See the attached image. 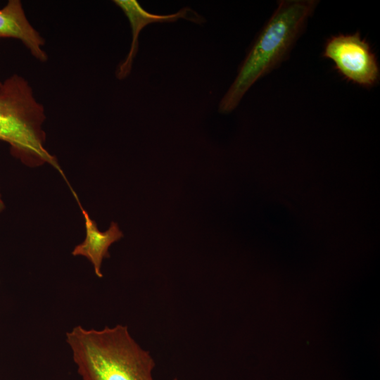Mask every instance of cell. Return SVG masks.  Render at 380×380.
Instances as JSON below:
<instances>
[{"label":"cell","instance_id":"6da1fadb","mask_svg":"<svg viewBox=\"0 0 380 380\" xmlns=\"http://www.w3.org/2000/svg\"><path fill=\"white\" fill-rule=\"evenodd\" d=\"M82 380H154L156 362L127 326L101 330L75 326L65 334Z\"/></svg>","mask_w":380,"mask_h":380},{"label":"cell","instance_id":"7a4b0ae2","mask_svg":"<svg viewBox=\"0 0 380 380\" xmlns=\"http://www.w3.org/2000/svg\"><path fill=\"white\" fill-rule=\"evenodd\" d=\"M318 4L316 0H282L265 25L221 99L218 110H234L249 89L286 59Z\"/></svg>","mask_w":380,"mask_h":380},{"label":"cell","instance_id":"3957f363","mask_svg":"<svg viewBox=\"0 0 380 380\" xmlns=\"http://www.w3.org/2000/svg\"><path fill=\"white\" fill-rule=\"evenodd\" d=\"M46 116L28 82L13 74L0 84V140L10 145L12 155L30 166L44 163L62 171L46 150L42 129Z\"/></svg>","mask_w":380,"mask_h":380},{"label":"cell","instance_id":"277c9868","mask_svg":"<svg viewBox=\"0 0 380 380\" xmlns=\"http://www.w3.org/2000/svg\"><path fill=\"white\" fill-rule=\"evenodd\" d=\"M322 56L331 60L346 80L370 88L379 80V66L369 43L359 32L327 39Z\"/></svg>","mask_w":380,"mask_h":380},{"label":"cell","instance_id":"5b68a950","mask_svg":"<svg viewBox=\"0 0 380 380\" xmlns=\"http://www.w3.org/2000/svg\"><path fill=\"white\" fill-rule=\"evenodd\" d=\"M118 5L129 19L132 32V44L125 61L122 62L116 71L118 79H124L129 74L133 60L138 51V38L141 30L148 24L155 23H172L183 18L201 25L205 19L197 12L189 7L181 8L177 12L168 15L153 14L143 8L135 0H116Z\"/></svg>","mask_w":380,"mask_h":380},{"label":"cell","instance_id":"8992f818","mask_svg":"<svg viewBox=\"0 0 380 380\" xmlns=\"http://www.w3.org/2000/svg\"><path fill=\"white\" fill-rule=\"evenodd\" d=\"M3 38L19 39L36 59H48L43 49L44 39L29 22L20 0H9L0 9V39Z\"/></svg>","mask_w":380,"mask_h":380},{"label":"cell","instance_id":"52a82bcc","mask_svg":"<svg viewBox=\"0 0 380 380\" xmlns=\"http://www.w3.org/2000/svg\"><path fill=\"white\" fill-rule=\"evenodd\" d=\"M79 205L84 219L86 237L82 243L74 248L72 255L87 258L92 264L95 274L101 278L103 277L101 271L102 261L104 258L110 257L109 247L113 243L120 239L123 234L118 224L113 222L106 232L99 231L96 222L91 219L88 213L82 208L80 203Z\"/></svg>","mask_w":380,"mask_h":380},{"label":"cell","instance_id":"ba28073f","mask_svg":"<svg viewBox=\"0 0 380 380\" xmlns=\"http://www.w3.org/2000/svg\"><path fill=\"white\" fill-rule=\"evenodd\" d=\"M4 208H5V205L2 200L1 194L0 193V212H1L4 209Z\"/></svg>","mask_w":380,"mask_h":380},{"label":"cell","instance_id":"9c48e42d","mask_svg":"<svg viewBox=\"0 0 380 380\" xmlns=\"http://www.w3.org/2000/svg\"><path fill=\"white\" fill-rule=\"evenodd\" d=\"M175 380H177V379H175Z\"/></svg>","mask_w":380,"mask_h":380},{"label":"cell","instance_id":"30bf717a","mask_svg":"<svg viewBox=\"0 0 380 380\" xmlns=\"http://www.w3.org/2000/svg\"><path fill=\"white\" fill-rule=\"evenodd\" d=\"M1 82H0V84H1Z\"/></svg>","mask_w":380,"mask_h":380}]
</instances>
